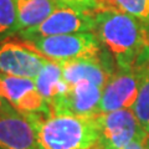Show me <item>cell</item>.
<instances>
[{"label":"cell","instance_id":"15","mask_svg":"<svg viewBox=\"0 0 149 149\" xmlns=\"http://www.w3.org/2000/svg\"><path fill=\"white\" fill-rule=\"evenodd\" d=\"M19 34V16L15 0H0V44Z\"/></svg>","mask_w":149,"mask_h":149},{"label":"cell","instance_id":"2","mask_svg":"<svg viewBox=\"0 0 149 149\" xmlns=\"http://www.w3.org/2000/svg\"><path fill=\"white\" fill-rule=\"evenodd\" d=\"M25 114V113H24ZM35 125L40 149H96L98 128L96 116L26 114Z\"/></svg>","mask_w":149,"mask_h":149},{"label":"cell","instance_id":"3","mask_svg":"<svg viewBox=\"0 0 149 149\" xmlns=\"http://www.w3.org/2000/svg\"><path fill=\"white\" fill-rule=\"evenodd\" d=\"M26 42L47 60L58 63L97 57L103 54L102 44L95 31L46 36Z\"/></svg>","mask_w":149,"mask_h":149},{"label":"cell","instance_id":"21","mask_svg":"<svg viewBox=\"0 0 149 149\" xmlns=\"http://www.w3.org/2000/svg\"><path fill=\"white\" fill-rule=\"evenodd\" d=\"M147 149H149V136L147 137Z\"/></svg>","mask_w":149,"mask_h":149},{"label":"cell","instance_id":"17","mask_svg":"<svg viewBox=\"0 0 149 149\" xmlns=\"http://www.w3.org/2000/svg\"><path fill=\"white\" fill-rule=\"evenodd\" d=\"M62 1L93 14L108 10H120L113 0H62Z\"/></svg>","mask_w":149,"mask_h":149},{"label":"cell","instance_id":"18","mask_svg":"<svg viewBox=\"0 0 149 149\" xmlns=\"http://www.w3.org/2000/svg\"><path fill=\"white\" fill-rule=\"evenodd\" d=\"M147 137H148V134L134 139V141H132L123 149H147Z\"/></svg>","mask_w":149,"mask_h":149},{"label":"cell","instance_id":"16","mask_svg":"<svg viewBox=\"0 0 149 149\" xmlns=\"http://www.w3.org/2000/svg\"><path fill=\"white\" fill-rule=\"evenodd\" d=\"M122 11L149 24V0H113Z\"/></svg>","mask_w":149,"mask_h":149},{"label":"cell","instance_id":"8","mask_svg":"<svg viewBox=\"0 0 149 149\" xmlns=\"http://www.w3.org/2000/svg\"><path fill=\"white\" fill-rule=\"evenodd\" d=\"M3 96L14 108L25 114L52 116L47 102L37 90L35 81L27 77H17L0 72Z\"/></svg>","mask_w":149,"mask_h":149},{"label":"cell","instance_id":"7","mask_svg":"<svg viewBox=\"0 0 149 149\" xmlns=\"http://www.w3.org/2000/svg\"><path fill=\"white\" fill-rule=\"evenodd\" d=\"M47 61L24 40L0 44V72L3 73L34 80Z\"/></svg>","mask_w":149,"mask_h":149},{"label":"cell","instance_id":"19","mask_svg":"<svg viewBox=\"0 0 149 149\" xmlns=\"http://www.w3.org/2000/svg\"><path fill=\"white\" fill-rule=\"evenodd\" d=\"M8 103V101L4 98V96H3V92H1V86H0V108H3L4 106H5Z\"/></svg>","mask_w":149,"mask_h":149},{"label":"cell","instance_id":"6","mask_svg":"<svg viewBox=\"0 0 149 149\" xmlns=\"http://www.w3.org/2000/svg\"><path fill=\"white\" fill-rule=\"evenodd\" d=\"M141 80V63L130 68L117 67L103 87L98 113L132 108L138 96Z\"/></svg>","mask_w":149,"mask_h":149},{"label":"cell","instance_id":"20","mask_svg":"<svg viewBox=\"0 0 149 149\" xmlns=\"http://www.w3.org/2000/svg\"><path fill=\"white\" fill-rule=\"evenodd\" d=\"M144 129H146V132H147V134L149 136V123L146 125V127H144Z\"/></svg>","mask_w":149,"mask_h":149},{"label":"cell","instance_id":"4","mask_svg":"<svg viewBox=\"0 0 149 149\" xmlns=\"http://www.w3.org/2000/svg\"><path fill=\"white\" fill-rule=\"evenodd\" d=\"M95 30L96 14L65 3L41 24L22 30L16 36L24 41H30L46 36L91 32Z\"/></svg>","mask_w":149,"mask_h":149},{"label":"cell","instance_id":"14","mask_svg":"<svg viewBox=\"0 0 149 149\" xmlns=\"http://www.w3.org/2000/svg\"><path fill=\"white\" fill-rule=\"evenodd\" d=\"M141 86H139L137 100L130 109L144 128L149 123V57L141 63Z\"/></svg>","mask_w":149,"mask_h":149},{"label":"cell","instance_id":"12","mask_svg":"<svg viewBox=\"0 0 149 149\" xmlns=\"http://www.w3.org/2000/svg\"><path fill=\"white\" fill-rule=\"evenodd\" d=\"M19 16V32L31 29L46 20L65 4L62 0H15Z\"/></svg>","mask_w":149,"mask_h":149},{"label":"cell","instance_id":"9","mask_svg":"<svg viewBox=\"0 0 149 149\" xmlns=\"http://www.w3.org/2000/svg\"><path fill=\"white\" fill-rule=\"evenodd\" d=\"M103 88L90 81L77 82L50 104L52 116L67 114L93 117L98 114Z\"/></svg>","mask_w":149,"mask_h":149},{"label":"cell","instance_id":"11","mask_svg":"<svg viewBox=\"0 0 149 149\" xmlns=\"http://www.w3.org/2000/svg\"><path fill=\"white\" fill-rule=\"evenodd\" d=\"M113 61V58L106 60L104 55L102 54L97 57L78 58L60 65L62 67L63 80L67 82L68 86L76 85L77 82L82 81H90L103 88L109 77L116 71L112 63Z\"/></svg>","mask_w":149,"mask_h":149},{"label":"cell","instance_id":"13","mask_svg":"<svg viewBox=\"0 0 149 149\" xmlns=\"http://www.w3.org/2000/svg\"><path fill=\"white\" fill-rule=\"evenodd\" d=\"M34 81L41 96L47 102L49 107L55 100L61 97L70 87L67 82L63 80L61 65L50 60L46 62L36 78H34Z\"/></svg>","mask_w":149,"mask_h":149},{"label":"cell","instance_id":"10","mask_svg":"<svg viewBox=\"0 0 149 149\" xmlns=\"http://www.w3.org/2000/svg\"><path fill=\"white\" fill-rule=\"evenodd\" d=\"M0 149H40L34 123L9 102L0 108Z\"/></svg>","mask_w":149,"mask_h":149},{"label":"cell","instance_id":"5","mask_svg":"<svg viewBox=\"0 0 149 149\" xmlns=\"http://www.w3.org/2000/svg\"><path fill=\"white\" fill-rule=\"evenodd\" d=\"M96 122L98 128L96 149H123L134 139L147 136L130 108L98 113Z\"/></svg>","mask_w":149,"mask_h":149},{"label":"cell","instance_id":"1","mask_svg":"<svg viewBox=\"0 0 149 149\" xmlns=\"http://www.w3.org/2000/svg\"><path fill=\"white\" fill-rule=\"evenodd\" d=\"M95 32L117 67H136L149 57V24L128 13L108 10L96 14Z\"/></svg>","mask_w":149,"mask_h":149}]
</instances>
